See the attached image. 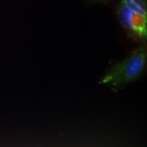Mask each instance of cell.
Returning a JSON list of instances; mask_svg holds the SVG:
<instances>
[{
  "label": "cell",
  "instance_id": "4",
  "mask_svg": "<svg viewBox=\"0 0 147 147\" xmlns=\"http://www.w3.org/2000/svg\"><path fill=\"white\" fill-rule=\"evenodd\" d=\"M95 1H97V2H100V3H107L108 2H109L110 1H111V0H95Z\"/></svg>",
  "mask_w": 147,
  "mask_h": 147
},
{
  "label": "cell",
  "instance_id": "3",
  "mask_svg": "<svg viewBox=\"0 0 147 147\" xmlns=\"http://www.w3.org/2000/svg\"><path fill=\"white\" fill-rule=\"evenodd\" d=\"M121 2L134 13L147 18L146 4L144 0H121Z\"/></svg>",
  "mask_w": 147,
  "mask_h": 147
},
{
  "label": "cell",
  "instance_id": "2",
  "mask_svg": "<svg viewBox=\"0 0 147 147\" xmlns=\"http://www.w3.org/2000/svg\"><path fill=\"white\" fill-rule=\"evenodd\" d=\"M120 23L125 28L142 38H146L147 18L140 16L129 10L122 2L117 8Z\"/></svg>",
  "mask_w": 147,
  "mask_h": 147
},
{
  "label": "cell",
  "instance_id": "1",
  "mask_svg": "<svg viewBox=\"0 0 147 147\" xmlns=\"http://www.w3.org/2000/svg\"><path fill=\"white\" fill-rule=\"evenodd\" d=\"M146 61V45L144 44L123 60L115 64L104 75L100 83L119 87L133 82L144 72Z\"/></svg>",
  "mask_w": 147,
  "mask_h": 147
}]
</instances>
